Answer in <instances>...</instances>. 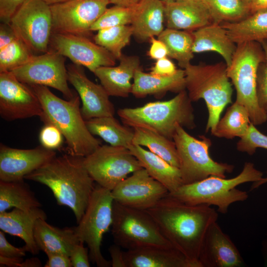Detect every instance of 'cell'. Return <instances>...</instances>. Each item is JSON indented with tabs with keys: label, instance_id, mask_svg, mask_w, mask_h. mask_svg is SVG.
Returning <instances> with one entry per match:
<instances>
[{
	"label": "cell",
	"instance_id": "cell-37",
	"mask_svg": "<svg viewBox=\"0 0 267 267\" xmlns=\"http://www.w3.org/2000/svg\"><path fill=\"white\" fill-rule=\"evenodd\" d=\"M132 36L131 26L123 25L100 30L93 39L95 43L119 60L123 54L122 49L130 43Z\"/></svg>",
	"mask_w": 267,
	"mask_h": 267
},
{
	"label": "cell",
	"instance_id": "cell-27",
	"mask_svg": "<svg viewBox=\"0 0 267 267\" xmlns=\"http://www.w3.org/2000/svg\"><path fill=\"white\" fill-rule=\"evenodd\" d=\"M191 33L194 53L214 51L222 56L226 66L231 63L237 44L221 24L212 23Z\"/></svg>",
	"mask_w": 267,
	"mask_h": 267
},
{
	"label": "cell",
	"instance_id": "cell-9",
	"mask_svg": "<svg viewBox=\"0 0 267 267\" xmlns=\"http://www.w3.org/2000/svg\"><path fill=\"white\" fill-rule=\"evenodd\" d=\"M173 140L179 158L182 184L198 181L211 176L225 178L226 174L233 171V165L218 162L211 157V141L205 136L196 138L178 125Z\"/></svg>",
	"mask_w": 267,
	"mask_h": 267
},
{
	"label": "cell",
	"instance_id": "cell-1",
	"mask_svg": "<svg viewBox=\"0 0 267 267\" xmlns=\"http://www.w3.org/2000/svg\"><path fill=\"white\" fill-rule=\"evenodd\" d=\"M172 245L188 261L192 267H200L201 246L210 225L218 219L217 211L206 205H192L168 194L146 210Z\"/></svg>",
	"mask_w": 267,
	"mask_h": 267
},
{
	"label": "cell",
	"instance_id": "cell-5",
	"mask_svg": "<svg viewBox=\"0 0 267 267\" xmlns=\"http://www.w3.org/2000/svg\"><path fill=\"white\" fill-rule=\"evenodd\" d=\"M263 173L251 162H245L242 171L236 177L225 178L211 176L195 182L183 184L168 195L184 203L192 205H214L225 214L229 206L244 201L248 197L246 191L236 187L242 183L260 180Z\"/></svg>",
	"mask_w": 267,
	"mask_h": 267
},
{
	"label": "cell",
	"instance_id": "cell-52",
	"mask_svg": "<svg viewBox=\"0 0 267 267\" xmlns=\"http://www.w3.org/2000/svg\"><path fill=\"white\" fill-rule=\"evenodd\" d=\"M265 9H267V0H252L249 5L251 14Z\"/></svg>",
	"mask_w": 267,
	"mask_h": 267
},
{
	"label": "cell",
	"instance_id": "cell-42",
	"mask_svg": "<svg viewBox=\"0 0 267 267\" xmlns=\"http://www.w3.org/2000/svg\"><path fill=\"white\" fill-rule=\"evenodd\" d=\"M63 138L64 137L60 131L55 126L49 123L44 124L39 134L41 145L52 150L62 146Z\"/></svg>",
	"mask_w": 267,
	"mask_h": 267
},
{
	"label": "cell",
	"instance_id": "cell-53",
	"mask_svg": "<svg viewBox=\"0 0 267 267\" xmlns=\"http://www.w3.org/2000/svg\"><path fill=\"white\" fill-rule=\"evenodd\" d=\"M42 265L38 258H32L23 261L20 264L19 267H40Z\"/></svg>",
	"mask_w": 267,
	"mask_h": 267
},
{
	"label": "cell",
	"instance_id": "cell-10",
	"mask_svg": "<svg viewBox=\"0 0 267 267\" xmlns=\"http://www.w3.org/2000/svg\"><path fill=\"white\" fill-rule=\"evenodd\" d=\"M113 201L111 190L95 185L85 212L74 227L80 242L88 246L90 261L98 267H111V261L102 255L101 246L103 235L112 225Z\"/></svg>",
	"mask_w": 267,
	"mask_h": 267
},
{
	"label": "cell",
	"instance_id": "cell-24",
	"mask_svg": "<svg viewBox=\"0 0 267 267\" xmlns=\"http://www.w3.org/2000/svg\"><path fill=\"white\" fill-rule=\"evenodd\" d=\"M164 6L160 0H141L132 6L130 25L133 36L137 41L145 42L163 31Z\"/></svg>",
	"mask_w": 267,
	"mask_h": 267
},
{
	"label": "cell",
	"instance_id": "cell-47",
	"mask_svg": "<svg viewBox=\"0 0 267 267\" xmlns=\"http://www.w3.org/2000/svg\"><path fill=\"white\" fill-rule=\"evenodd\" d=\"M151 45L148 54L149 56L154 60H158L168 57V49L165 44L155 37L150 39Z\"/></svg>",
	"mask_w": 267,
	"mask_h": 267
},
{
	"label": "cell",
	"instance_id": "cell-3",
	"mask_svg": "<svg viewBox=\"0 0 267 267\" xmlns=\"http://www.w3.org/2000/svg\"><path fill=\"white\" fill-rule=\"evenodd\" d=\"M38 97L43 114L40 117L44 123L55 126L67 144L66 151L72 155L85 157L101 144L89 131L80 108V97L76 93L69 100L55 95L42 85H29Z\"/></svg>",
	"mask_w": 267,
	"mask_h": 267
},
{
	"label": "cell",
	"instance_id": "cell-25",
	"mask_svg": "<svg viewBox=\"0 0 267 267\" xmlns=\"http://www.w3.org/2000/svg\"><path fill=\"white\" fill-rule=\"evenodd\" d=\"M126 267H192L174 247L148 246L124 253Z\"/></svg>",
	"mask_w": 267,
	"mask_h": 267
},
{
	"label": "cell",
	"instance_id": "cell-57",
	"mask_svg": "<svg viewBox=\"0 0 267 267\" xmlns=\"http://www.w3.org/2000/svg\"><path fill=\"white\" fill-rule=\"evenodd\" d=\"M164 4H167V3H170L174 2H176L177 1H179L180 0H160Z\"/></svg>",
	"mask_w": 267,
	"mask_h": 267
},
{
	"label": "cell",
	"instance_id": "cell-34",
	"mask_svg": "<svg viewBox=\"0 0 267 267\" xmlns=\"http://www.w3.org/2000/svg\"><path fill=\"white\" fill-rule=\"evenodd\" d=\"M251 123L247 109L235 101L211 133L219 138H241L247 134Z\"/></svg>",
	"mask_w": 267,
	"mask_h": 267
},
{
	"label": "cell",
	"instance_id": "cell-59",
	"mask_svg": "<svg viewBox=\"0 0 267 267\" xmlns=\"http://www.w3.org/2000/svg\"><path fill=\"white\" fill-rule=\"evenodd\" d=\"M195 0L203 1V0Z\"/></svg>",
	"mask_w": 267,
	"mask_h": 267
},
{
	"label": "cell",
	"instance_id": "cell-55",
	"mask_svg": "<svg viewBox=\"0 0 267 267\" xmlns=\"http://www.w3.org/2000/svg\"><path fill=\"white\" fill-rule=\"evenodd\" d=\"M267 182V177L266 178H262L260 180L253 182L251 186V190H253L256 188H258L261 185Z\"/></svg>",
	"mask_w": 267,
	"mask_h": 267
},
{
	"label": "cell",
	"instance_id": "cell-30",
	"mask_svg": "<svg viewBox=\"0 0 267 267\" xmlns=\"http://www.w3.org/2000/svg\"><path fill=\"white\" fill-rule=\"evenodd\" d=\"M221 25L236 44L249 42L261 43L267 40V9L258 11L240 21Z\"/></svg>",
	"mask_w": 267,
	"mask_h": 267
},
{
	"label": "cell",
	"instance_id": "cell-56",
	"mask_svg": "<svg viewBox=\"0 0 267 267\" xmlns=\"http://www.w3.org/2000/svg\"><path fill=\"white\" fill-rule=\"evenodd\" d=\"M47 4L50 5L52 4L66 1L68 0H43Z\"/></svg>",
	"mask_w": 267,
	"mask_h": 267
},
{
	"label": "cell",
	"instance_id": "cell-4",
	"mask_svg": "<svg viewBox=\"0 0 267 267\" xmlns=\"http://www.w3.org/2000/svg\"><path fill=\"white\" fill-rule=\"evenodd\" d=\"M118 115L128 127L147 129L172 140L178 125L189 130L196 127L192 101L186 90L167 101L120 109Z\"/></svg>",
	"mask_w": 267,
	"mask_h": 267
},
{
	"label": "cell",
	"instance_id": "cell-39",
	"mask_svg": "<svg viewBox=\"0 0 267 267\" xmlns=\"http://www.w3.org/2000/svg\"><path fill=\"white\" fill-rule=\"evenodd\" d=\"M133 14L132 6L115 5L105 11L92 25L91 31H98L108 28L131 25Z\"/></svg>",
	"mask_w": 267,
	"mask_h": 267
},
{
	"label": "cell",
	"instance_id": "cell-45",
	"mask_svg": "<svg viewBox=\"0 0 267 267\" xmlns=\"http://www.w3.org/2000/svg\"><path fill=\"white\" fill-rule=\"evenodd\" d=\"M0 231V256L9 258H23L26 251L24 247L17 248L7 241L3 232Z\"/></svg>",
	"mask_w": 267,
	"mask_h": 267
},
{
	"label": "cell",
	"instance_id": "cell-35",
	"mask_svg": "<svg viewBox=\"0 0 267 267\" xmlns=\"http://www.w3.org/2000/svg\"><path fill=\"white\" fill-rule=\"evenodd\" d=\"M192 31L166 28L159 35L168 49V57L176 60L184 69L194 57Z\"/></svg>",
	"mask_w": 267,
	"mask_h": 267
},
{
	"label": "cell",
	"instance_id": "cell-43",
	"mask_svg": "<svg viewBox=\"0 0 267 267\" xmlns=\"http://www.w3.org/2000/svg\"><path fill=\"white\" fill-rule=\"evenodd\" d=\"M80 242L73 248L70 258L73 267H89L90 259L89 248L85 247Z\"/></svg>",
	"mask_w": 267,
	"mask_h": 267
},
{
	"label": "cell",
	"instance_id": "cell-12",
	"mask_svg": "<svg viewBox=\"0 0 267 267\" xmlns=\"http://www.w3.org/2000/svg\"><path fill=\"white\" fill-rule=\"evenodd\" d=\"M9 24L17 37L34 54L49 50L52 14L50 5L43 0H27L12 17Z\"/></svg>",
	"mask_w": 267,
	"mask_h": 267
},
{
	"label": "cell",
	"instance_id": "cell-48",
	"mask_svg": "<svg viewBox=\"0 0 267 267\" xmlns=\"http://www.w3.org/2000/svg\"><path fill=\"white\" fill-rule=\"evenodd\" d=\"M48 260L45 267H72L70 257L61 253H50L46 254Z\"/></svg>",
	"mask_w": 267,
	"mask_h": 267
},
{
	"label": "cell",
	"instance_id": "cell-51",
	"mask_svg": "<svg viewBox=\"0 0 267 267\" xmlns=\"http://www.w3.org/2000/svg\"><path fill=\"white\" fill-rule=\"evenodd\" d=\"M23 261V258H9L0 256V265H5L10 267H19L20 264Z\"/></svg>",
	"mask_w": 267,
	"mask_h": 267
},
{
	"label": "cell",
	"instance_id": "cell-7",
	"mask_svg": "<svg viewBox=\"0 0 267 267\" xmlns=\"http://www.w3.org/2000/svg\"><path fill=\"white\" fill-rule=\"evenodd\" d=\"M265 53L260 43L249 42L237 44L226 72L236 90V101L247 110L251 121L259 126L267 121V114L260 107L257 95V77Z\"/></svg>",
	"mask_w": 267,
	"mask_h": 267
},
{
	"label": "cell",
	"instance_id": "cell-28",
	"mask_svg": "<svg viewBox=\"0 0 267 267\" xmlns=\"http://www.w3.org/2000/svg\"><path fill=\"white\" fill-rule=\"evenodd\" d=\"M131 93L137 98L148 95L161 96L168 91L179 93L186 90L184 69H178L173 75L159 76L137 70L134 77Z\"/></svg>",
	"mask_w": 267,
	"mask_h": 267
},
{
	"label": "cell",
	"instance_id": "cell-2",
	"mask_svg": "<svg viewBox=\"0 0 267 267\" xmlns=\"http://www.w3.org/2000/svg\"><path fill=\"white\" fill-rule=\"evenodd\" d=\"M84 158L68 153L56 156L24 178L47 186L58 205L72 210L77 223L85 212L95 186L84 166Z\"/></svg>",
	"mask_w": 267,
	"mask_h": 267
},
{
	"label": "cell",
	"instance_id": "cell-26",
	"mask_svg": "<svg viewBox=\"0 0 267 267\" xmlns=\"http://www.w3.org/2000/svg\"><path fill=\"white\" fill-rule=\"evenodd\" d=\"M34 237L39 250L46 254L56 252L70 256L75 246L80 243L74 227L60 228L48 223L43 219L36 221Z\"/></svg>",
	"mask_w": 267,
	"mask_h": 267
},
{
	"label": "cell",
	"instance_id": "cell-33",
	"mask_svg": "<svg viewBox=\"0 0 267 267\" xmlns=\"http://www.w3.org/2000/svg\"><path fill=\"white\" fill-rule=\"evenodd\" d=\"M134 129L132 144L147 147L171 165L179 168L180 161L174 141L150 130Z\"/></svg>",
	"mask_w": 267,
	"mask_h": 267
},
{
	"label": "cell",
	"instance_id": "cell-16",
	"mask_svg": "<svg viewBox=\"0 0 267 267\" xmlns=\"http://www.w3.org/2000/svg\"><path fill=\"white\" fill-rule=\"evenodd\" d=\"M41 102L31 88L19 81L11 72H0V115L7 121L39 116Z\"/></svg>",
	"mask_w": 267,
	"mask_h": 267
},
{
	"label": "cell",
	"instance_id": "cell-32",
	"mask_svg": "<svg viewBox=\"0 0 267 267\" xmlns=\"http://www.w3.org/2000/svg\"><path fill=\"white\" fill-rule=\"evenodd\" d=\"M41 206L34 192L24 180H0V213L12 207L28 210Z\"/></svg>",
	"mask_w": 267,
	"mask_h": 267
},
{
	"label": "cell",
	"instance_id": "cell-18",
	"mask_svg": "<svg viewBox=\"0 0 267 267\" xmlns=\"http://www.w3.org/2000/svg\"><path fill=\"white\" fill-rule=\"evenodd\" d=\"M67 69L68 81L82 100L81 112L84 120L114 116V105L103 87L90 81L82 66L71 64L67 66Z\"/></svg>",
	"mask_w": 267,
	"mask_h": 267
},
{
	"label": "cell",
	"instance_id": "cell-46",
	"mask_svg": "<svg viewBox=\"0 0 267 267\" xmlns=\"http://www.w3.org/2000/svg\"><path fill=\"white\" fill-rule=\"evenodd\" d=\"M177 70L175 64L166 57L156 60L150 73L156 76H167L174 74Z\"/></svg>",
	"mask_w": 267,
	"mask_h": 267
},
{
	"label": "cell",
	"instance_id": "cell-20",
	"mask_svg": "<svg viewBox=\"0 0 267 267\" xmlns=\"http://www.w3.org/2000/svg\"><path fill=\"white\" fill-rule=\"evenodd\" d=\"M200 267H240L244 261L230 237L217 222L208 228L199 257Z\"/></svg>",
	"mask_w": 267,
	"mask_h": 267
},
{
	"label": "cell",
	"instance_id": "cell-21",
	"mask_svg": "<svg viewBox=\"0 0 267 267\" xmlns=\"http://www.w3.org/2000/svg\"><path fill=\"white\" fill-rule=\"evenodd\" d=\"M164 6V20L168 28L193 31L212 23L203 1L180 0Z\"/></svg>",
	"mask_w": 267,
	"mask_h": 267
},
{
	"label": "cell",
	"instance_id": "cell-54",
	"mask_svg": "<svg viewBox=\"0 0 267 267\" xmlns=\"http://www.w3.org/2000/svg\"><path fill=\"white\" fill-rule=\"evenodd\" d=\"M140 0H109L110 3L125 7L132 6L139 2Z\"/></svg>",
	"mask_w": 267,
	"mask_h": 267
},
{
	"label": "cell",
	"instance_id": "cell-19",
	"mask_svg": "<svg viewBox=\"0 0 267 267\" xmlns=\"http://www.w3.org/2000/svg\"><path fill=\"white\" fill-rule=\"evenodd\" d=\"M56 156L52 150L40 146L30 149H21L0 146V180H24L25 177L35 171Z\"/></svg>",
	"mask_w": 267,
	"mask_h": 267
},
{
	"label": "cell",
	"instance_id": "cell-31",
	"mask_svg": "<svg viewBox=\"0 0 267 267\" xmlns=\"http://www.w3.org/2000/svg\"><path fill=\"white\" fill-rule=\"evenodd\" d=\"M92 135L101 137L110 145L128 148L132 144L134 131L122 126L114 116H104L85 120Z\"/></svg>",
	"mask_w": 267,
	"mask_h": 267
},
{
	"label": "cell",
	"instance_id": "cell-36",
	"mask_svg": "<svg viewBox=\"0 0 267 267\" xmlns=\"http://www.w3.org/2000/svg\"><path fill=\"white\" fill-rule=\"evenodd\" d=\"M203 2L213 23L236 22L251 14L249 6L241 0H203Z\"/></svg>",
	"mask_w": 267,
	"mask_h": 267
},
{
	"label": "cell",
	"instance_id": "cell-44",
	"mask_svg": "<svg viewBox=\"0 0 267 267\" xmlns=\"http://www.w3.org/2000/svg\"><path fill=\"white\" fill-rule=\"evenodd\" d=\"M27 0H0L1 22L9 23L12 17Z\"/></svg>",
	"mask_w": 267,
	"mask_h": 267
},
{
	"label": "cell",
	"instance_id": "cell-50",
	"mask_svg": "<svg viewBox=\"0 0 267 267\" xmlns=\"http://www.w3.org/2000/svg\"><path fill=\"white\" fill-rule=\"evenodd\" d=\"M121 248L120 246L115 243L109 247L108 250L111 258V267H126L124 256V251Z\"/></svg>",
	"mask_w": 267,
	"mask_h": 267
},
{
	"label": "cell",
	"instance_id": "cell-15",
	"mask_svg": "<svg viewBox=\"0 0 267 267\" xmlns=\"http://www.w3.org/2000/svg\"><path fill=\"white\" fill-rule=\"evenodd\" d=\"M50 49L74 64L87 68L92 73L102 66H112L116 59L103 47L97 44L86 36L66 33L52 32Z\"/></svg>",
	"mask_w": 267,
	"mask_h": 267
},
{
	"label": "cell",
	"instance_id": "cell-8",
	"mask_svg": "<svg viewBox=\"0 0 267 267\" xmlns=\"http://www.w3.org/2000/svg\"><path fill=\"white\" fill-rule=\"evenodd\" d=\"M111 233L114 243L127 250L148 247H174L146 211L113 201Z\"/></svg>",
	"mask_w": 267,
	"mask_h": 267
},
{
	"label": "cell",
	"instance_id": "cell-40",
	"mask_svg": "<svg viewBox=\"0 0 267 267\" xmlns=\"http://www.w3.org/2000/svg\"><path fill=\"white\" fill-rule=\"evenodd\" d=\"M237 150L254 154L258 148L267 149V135L260 132L252 123L247 134L240 138L236 144Z\"/></svg>",
	"mask_w": 267,
	"mask_h": 267
},
{
	"label": "cell",
	"instance_id": "cell-11",
	"mask_svg": "<svg viewBox=\"0 0 267 267\" xmlns=\"http://www.w3.org/2000/svg\"><path fill=\"white\" fill-rule=\"evenodd\" d=\"M84 164L94 182L111 191L129 174L143 168L128 148L111 145H100L84 158Z\"/></svg>",
	"mask_w": 267,
	"mask_h": 267
},
{
	"label": "cell",
	"instance_id": "cell-58",
	"mask_svg": "<svg viewBox=\"0 0 267 267\" xmlns=\"http://www.w3.org/2000/svg\"><path fill=\"white\" fill-rule=\"evenodd\" d=\"M245 4L249 7V5L252 1V0H241Z\"/></svg>",
	"mask_w": 267,
	"mask_h": 267
},
{
	"label": "cell",
	"instance_id": "cell-41",
	"mask_svg": "<svg viewBox=\"0 0 267 267\" xmlns=\"http://www.w3.org/2000/svg\"><path fill=\"white\" fill-rule=\"evenodd\" d=\"M260 43L265 53V60L258 69L257 95L259 105L267 114V40Z\"/></svg>",
	"mask_w": 267,
	"mask_h": 267
},
{
	"label": "cell",
	"instance_id": "cell-38",
	"mask_svg": "<svg viewBox=\"0 0 267 267\" xmlns=\"http://www.w3.org/2000/svg\"><path fill=\"white\" fill-rule=\"evenodd\" d=\"M34 55L30 48L17 38L0 48V72L12 71L24 64Z\"/></svg>",
	"mask_w": 267,
	"mask_h": 267
},
{
	"label": "cell",
	"instance_id": "cell-49",
	"mask_svg": "<svg viewBox=\"0 0 267 267\" xmlns=\"http://www.w3.org/2000/svg\"><path fill=\"white\" fill-rule=\"evenodd\" d=\"M18 37L9 23L0 25V48L5 46Z\"/></svg>",
	"mask_w": 267,
	"mask_h": 267
},
{
	"label": "cell",
	"instance_id": "cell-17",
	"mask_svg": "<svg viewBox=\"0 0 267 267\" xmlns=\"http://www.w3.org/2000/svg\"><path fill=\"white\" fill-rule=\"evenodd\" d=\"M169 193L168 189L144 168L132 173L111 190L114 201L143 210L154 207Z\"/></svg>",
	"mask_w": 267,
	"mask_h": 267
},
{
	"label": "cell",
	"instance_id": "cell-14",
	"mask_svg": "<svg viewBox=\"0 0 267 267\" xmlns=\"http://www.w3.org/2000/svg\"><path fill=\"white\" fill-rule=\"evenodd\" d=\"M110 3L109 0H68L50 5L52 32L86 36Z\"/></svg>",
	"mask_w": 267,
	"mask_h": 267
},
{
	"label": "cell",
	"instance_id": "cell-6",
	"mask_svg": "<svg viewBox=\"0 0 267 267\" xmlns=\"http://www.w3.org/2000/svg\"><path fill=\"white\" fill-rule=\"evenodd\" d=\"M185 88L192 102L203 99L208 117L205 130L213 131L224 108L232 102L233 89L225 62L189 64L184 69Z\"/></svg>",
	"mask_w": 267,
	"mask_h": 267
},
{
	"label": "cell",
	"instance_id": "cell-29",
	"mask_svg": "<svg viewBox=\"0 0 267 267\" xmlns=\"http://www.w3.org/2000/svg\"><path fill=\"white\" fill-rule=\"evenodd\" d=\"M128 148L149 175L163 184L169 192L174 191L182 184L178 168L171 165L160 156L144 149L141 146L132 144Z\"/></svg>",
	"mask_w": 267,
	"mask_h": 267
},
{
	"label": "cell",
	"instance_id": "cell-13",
	"mask_svg": "<svg viewBox=\"0 0 267 267\" xmlns=\"http://www.w3.org/2000/svg\"><path fill=\"white\" fill-rule=\"evenodd\" d=\"M65 60L64 56L50 49L45 53L35 54L24 64L11 72L23 83L51 87L69 100L76 92L68 86Z\"/></svg>",
	"mask_w": 267,
	"mask_h": 267
},
{
	"label": "cell",
	"instance_id": "cell-23",
	"mask_svg": "<svg viewBox=\"0 0 267 267\" xmlns=\"http://www.w3.org/2000/svg\"><path fill=\"white\" fill-rule=\"evenodd\" d=\"M47 216L40 207L28 210L14 208L10 211L0 213V229L3 232L21 238L25 242L26 252L38 254V248L34 237V227L38 219L46 220Z\"/></svg>",
	"mask_w": 267,
	"mask_h": 267
},
{
	"label": "cell",
	"instance_id": "cell-22",
	"mask_svg": "<svg viewBox=\"0 0 267 267\" xmlns=\"http://www.w3.org/2000/svg\"><path fill=\"white\" fill-rule=\"evenodd\" d=\"M117 66H102L93 73L109 96L128 97L131 93L135 71L141 68L140 61L136 55L122 54Z\"/></svg>",
	"mask_w": 267,
	"mask_h": 267
}]
</instances>
